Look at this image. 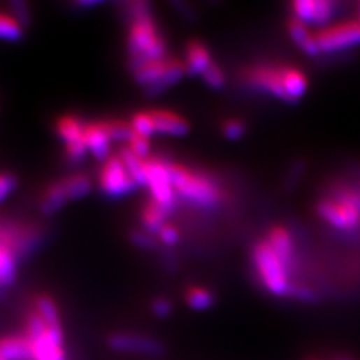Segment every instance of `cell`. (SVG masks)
Masks as SVG:
<instances>
[{
  "label": "cell",
  "mask_w": 360,
  "mask_h": 360,
  "mask_svg": "<svg viewBox=\"0 0 360 360\" xmlns=\"http://www.w3.org/2000/svg\"><path fill=\"white\" fill-rule=\"evenodd\" d=\"M127 147L136 157L142 159H147L148 154H150V148H151L150 147V139L139 136L136 134H134V136L131 138Z\"/></svg>",
  "instance_id": "32"
},
{
  "label": "cell",
  "mask_w": 360,
  "mask_h": 360,
  "mask_svg": "<svg viewBox=\"0 0 360 360\" xmlns=\"http://www.w3.org/2000/svg\"><path fill=\"white\" fill-rule=\"evenodd\" d=\"M358 20L360 22V1L359 4H358Z\"/></svg>",
  "instance_id": "38"
},
{
  "label": "cell",
  "mask_w": 360,
  "mask_h": 360,
  "mask_svg": "<svg viewBox=\"0 0 360 360\" xmlns=\"http://www.w3.org/2000/svg\"><path fill=\"white\" fill-rule=\"evenodd\" d=\"M294 17L305 26L326 27L336 13V4L330 0H296L291 4Z\"/></svg>",
  "instance_id": "11"
},
{
  "label": "cell",
  "mask_w": 360,
  "mask_h": 360,
  "mask_svg": "<svg viewBox=\"0 0 360 360\" xmlns=\"http://www.w3.org/2000/svg\"><path fill=\"white\" fill-rule=\"evenodd\" d=\"M319 216L338 230H355L360 224V208L345 194L317 204Z\"/></svg>",
  "instance_id": "7"
},
{
  "label": "cell",
  "mask_w": 360,
  "mask_h": 360,
  "mask_svg": "<svg viewBox=\"0 0 360 360\" xmlns=\"http://www.w3.org/2000/svg\"><path fill=\"white\" fill-rule=\"evenodd\" d=\"M186 303L194 311H207L214 305L215 296L207 288L191 287L186 292Z\"/></svg>",
  "instance_id": "26"
},
{
  "label": "cell",
  "mask_w": 360,
  "mask_h": 360,
  "mask_svg": "<svg viewBox=\"0 0 360 360\" xmlns=\"http://www.w3.org/2000/svg\"><path fill=\"white\" fill-rule=\"evenodd\" d=\"M3 360H34L32 346L27 336H7L0 340Z\"/></svg>",
  "instance_id": "16"
},
{
  "label": "cell",
  "mask_w": 360,
  "mask_h": 360,
  "mask_svg": "<svg viewBox=\"0 0 360 360\" xmlns=\"http://www.w3.org/2000/svg\"><path fill=\"white\" fill-rule=\"evenodd\" d=\"M99 186L106 195L113 198L127 195L138 187L119 157H113L104 161L99 175Z\"/></svg>",
  "instance_id": "9"
},
{
  "label": "cell",
  "mask_w": 360,
  "mask_h": 360,
  "mask_svg": "<svg viewBox=\"0 0 360 360\" xmlns=\"http://www.w3.org/2000/svg\"><path fill=\"white\" fill-rule=\"evenodd\" d=\"M86 124L76 116H60L57 122V132L66 147L67 158L80 160L86 155L87 145L85 142Z\"/></svg>",
  "instance_id": "10"
},
{
  "label": "cell",
  "mask_w": 360,
  "mask_h": 360,
  "mask_svg": "<svg viewBox=\"0 0 360 360\" xmlns=\"http://www.w3.org/2000/svg\"><path fill=\"white\" fill-rule=\"evenodd\" d=\"M245 78L251 86L260 88V89L271 94L273 96L288 101L285 86H283L282 66H279V67L255 66L245 71Z\"/></svg>",
  "instance_id": "12"
},
{
  "label": "cell",
  "mask_w": 360,
  "mask_h": 360,
  "mask_svg": "<svg viewBox=\"0 0 360 360\" xmlns=\"http://www.w3.org/2000/svg\"><path fill=\"white\" fill-rule=\"evenodd\" d=\"M213 58L208 48L199 42H192L187 45L186 51V71L191 75H203L213 64Z\"/></svg>",
  "instance_id": "19"
},
{
  "label": "cell",
  "mask_w": 360,
  "mask_h": 360,
  "mask_svg": "<svg viewBox=\"0 0 360 360\" xmlns=\"http://www.w3.org/2000/svg\"><path fill=\"white\" fill-rule=\"evenodd\" d=\"M204 82L213 88H222L226 83L224 72L215 63H213L202 75Z\"/></svg>",
  "instance_id": "30"
},
{
  "label": "cell",
  "mask_w": 360,
  "mask_h": 360,
  "mask_svg": "<svg viewBox=\"0 0 360 360\" xmlns=\"http://www.w3.org/2000/svg\"><path fill=\"white\" fill-rule=\"evenodd\" d=\"M186 72L185 63L176 59L148 60L134 67L135 82L145 87L150 95H158L166 88L176 85Z\"/></svg>",
  "instance_id": "4"
},
{
  "label": "cell",
  "mask_w": 360,
  "mask_h": 360,
  "mask_svg": "<svg viewBox=\"0 0 360 360\" xmlns=\"http://www.w3.org/2000/svg\"><path fill=\"white\" fill-rule=\"evenodd\" d=\"M154 117L155 130L159 134L168 136H183L188 132L187 120L179 114H175L168 110H154L151 111Z\"/></svg>",
  "instance_id": "14"
},
{
  "label": "cell",
  "mask_w": 360,
  "mask_h": 360,
  "mask_svg": "<svg viewBox=\"0 0 360 360\" xmlns=\"http://www.w3.org/2000/svg\"><path fill=\"white\" fill-rule=\"evenodd\" d=\"M70 201H79L91 192V179L85 173H75L62 180Z\"/></svg>",
  "instance_id": "25"
},
{
  "label": "cell",
  "mask_w": 360,
  "mask_h": 360,
  "mask_svg": "<svg viewBox=\"0 0 360 360\" xmlns=\"http://www.w3.org/2000/svg\"><path fill=\"white\" fill-rule=\"evenodd\" d=\"M17 186V178L13 173H0V203L4 202Z\"/></svg>",
  "instance_id": "31"
},
{
  "label": "cell",
  "mask_w": 360,
  "mask_h": 360,
  "mask_svg": "<svg viewBox=\"0 0 360 360\" xmlns=\"http://www.w3.org/2000/svg\"><path fill=\"white\" fill-rule=\"evenodd\" d=\"M134 242L136 245H142V247H152L154 245V239L150 233H143V232H138L134 235Z\"/></svg>",
  "instance_id": "36"
},
{
  "label": "cell",
  "mask_w": 360,
  "mask_h": 360,
  "mask_svg": "<svg viewBox=\"0 0 360 360\" xmlns=\"http://www.w3.org/2000/svg\"><path fill=\"white\" fill-rule=\"evenodd\" d=\"M245 132V126L240 122V120H236V119H232V120H227L223 126V134L227 139L230 141H238L240 139Z\"/></svg>",
  "instance_id": "33"
},
{
  "label": "cell",
  "mask_w": 360,
  "mask_h": 360,
  "mask_svg": "<svg viewBox=\"0 0 360 360\" xmlns=\"http://www.w3.org/2000/svg\"><path fill=\"white\" fill-rule=\"evenodd\" d=\"M130 124L134 134L147 138V139H150L157 132L151 111L150 113H138L132 117Z\"/></svg>",
  "instance_id": "29"
},
{
  "label": "cell",
  "mask_w": 360,
  "mask_h": 360,
  "mask_svg": "<svg viewBox=\"0 0 360 360\" xmlns=\"http://www.w3.org/2000/svg\"><path fill=\"white\" fill-rule=\"evenodd\" d=\"M0 360H3V359H1V358H0Z\"/></svg>",
  "instance_id": "40"
},
{
  "label": "cell",
  "mask_w": 360,
  "mask_h": 360,
  "mask_svg": "<svg viewBox=\"0 0 360 360\" xmlns=\"http://www.w3.org/2000/svg\"><path fill=\"white\" fill-rule=\"evenodd\" d=\"M24 36V26L10 13L0 11V41L16 43Z\"/></svg>",
  "instance_id": "23"
},
{
  "label": "cell",
  "mask_w": 360,
  "mask_h": 360,
  "mask_svg": "<svg viewBox=\"0 0 360 360\" xmlns=\"http://www.w3.org/2000/svg\"><path fill=\"white\" fill-rule=\"evenodd\" d=\"M173 303L167 298H157L151 304V312L158 319H166L173 314Z\"/></svg>",
  "instance_id": "34"
},
{
  "label": "cell",
  "mask_w": 360,
  "mask_h": 360,
  "mask_svg": "<svg viewBox=\"0 0 360 360\" xmlns=\"http://www.w3.org/2000/svg\"><path fill=\"white\" fill-rule=\"evenodd\" d=\"M305 360H319V359H315V358H310V359H305Z\"/></svg>",
  "instance_id": "39"
},
{
  "label": "cell",
  "mask_w": 360,
  "mask_h": 360,
  "mask_svg": "<svg viewBox=\"0 0 360 360\" xmlns=\"http://www.w3.org/2000/svg\"><path fill=\"white\" fill-rule=\"evenodd\" d=\"M168 170L175 192L187 202L203 208H213L222 201L220 188L208 176L175 163H168Z\"/></svg>",
  "instance_id": "2"
},
{
  "label": "cell",
  "mask_w": 360,
  "mask_h": 360,
  "mask_svg": "<svg viewBox=\"0 0 360 360\" xmlns=\"http://www.w3.org/2000/svg\"><path fill=\"white\" fill-rule=\"evenodd\" d=\"M70 201L67 191L64 188L63 182H55L52 185H50L47 189L44 191L42 201H41V210L44 214L51 215L58 213L59 210H62L67 202Z\"/></svg>",
  "instance_id": "21"
},
{
  "label": "cell",
  "mask_w": 360,
  "mask_h": 360,
  "mask_svg": "<svg viewBox=\"0 0 360 360\" xmlns=\"http://www.w3.org/2000/svg\"><path fill=\"white\" fill-rule=\"evenodd\" d=\"M145 186L151 192V198L159 206L171 211L175 203V189H173L168 163L158 159L145 160Z\"/></svg>",
  "instance_id": "8"
},
{
  "label": "cell",
  "mask_w": 360,
  "mask_h": 360,
  "mask_svg": "<svg viewBox=\"0 0 360 360\" xmlns=\"http://www.w3.org/2000/svg\"><path fill=\"white\" fill-rule=\"evenodd\" d=\"M101 124L111 141L129 143L131 138L134 136V131L130 123H124L120 120H104L101 122Z\"/></svg>",
  "instance_id": "28"
},
{
  "label": "cell",
  "mask_w": 360,
  "mask_h": 360,
  "mask_svg": "<svg viewBox=\"0 0 360 360\" xmlns=\"http://www.w3.org/2000/svg\"><path fill=\"white\" fill-rule=\"evenodd\" d=\"M130 7L132 20L129 31V51L134 67L148 60L166 58V44L159 35L148 4L135 1Z\"/></svg>",
  "instance_id": "1"
},
{
  "label": "cell",
  "mask_w": 360,
  "mask_h": 360,
  "mask_svg": "<svg viewBox=\"0 0 360 360\" xmlns=\"http://www.w3.org/2000/svg\"><path fill=\"white\" fill-rule=\"evenodd\" d=\"M288 34H289L291 39L296 43V45L302 50L304 54H307L310 57H315V55L320 54V48L317 45L315 34H312L308 29V26H305L298 19L292 17L289 20Z\"/></svg>",
  "instance_id": "15"
},
{
  "label": "cell",
  "mask_w": 360,
  "mask_h": 360,
  "mask_svg": "<svg viewBox=\"0 0 360 360\" xmlns=\"http://www.w3.org/2000/svg\"><path fill=\"white\" fill-rule=\"evenodd\" d=\"M320 52L348 50L360 44V22L358 19L335 23L315 32Z\"/></svg>",
  "instance_id": "6"
},
{
  "label": "cell",
  "mask_w": 360,
  "mask_h": 360,
  "mask_svg": "<svg viewBox=\"0 0 360 360\" xmlns=\"http://www.w3.org/2000/svg\"><path fill=\"white\" fill-rule=\"evenodd\" d=\"M16 276V254L13 242L0 236V287L8 286Z\"/></svg>",
  "instance_id": "17"
},
{
  "label": "cell",
  "mask_w": 360,
  "mask_h": 360,
  "mask_svg": "<svg viewBox=\"0 0 360 360\" xmlns=\"http://www.w3.org/2000/svg\"><path fill=\"white\" fill-rule=\"evenodd\" d=\"M255 271L266 291L274 296H289L294 285L289 280V268L280 259L267 240L255 245L252 252Z\"/></svg>",
  "instance_id": "3"
},
{
  "label": "cell",
  "mask_w": 360,
  "mask_h": 360,
  "mask_svg": "<svg viewBox=\"0 0 360 360\" xmlns=\"http://www.w3.org/2000/svg\"><path fill=\"white\" fill-rule=\"evenodd\" d=\"M282 75H283V86H285L288 101H298L304 96L308 88V80L302 71L294 67L282 66Z\"/></svg>",
  "instance_id": "20"
},
{
  "label": "cell",
  "mask_w": 360,
  "mask_h": 360,
  "mask_svg": "<svg viewBox=\"0 0 360 360\" xmlns=\"http://www.w3.org/2000/svg\"><path fill=\"white\" fill-rule=\"evenodd\" d=\"M168 210L159 206L158 203L151 201L144 206L142 213V220L144 227L150 233L159 232L160 229L166 224V217L168 215Z\"/></svg>",
  "instance_id": "22"
},
{
  "label": "cell",
  "mask_w": 360,
  "mask_h": 360,
  "mask_svg": "<svg viewBox=\"0 0 360 360\" xmlns=\"http://www.w3.org/2000/svg\"><path fill=\"white\" fill-rule=\"evenodd\" d=\"M85 142L87 150L99 160H107L111 152V139L104 130L101 122L89 123L85 127Z\"/></svg>",
  "instance_id": "13"
},
{
  "label": "cell",
  "mask_w": 360,
  "mask_h": 360,
  "mask_svg": "<svg viewBox=\"0 0 360 360\" xmlns=\"http://www.w3.org/2000/svg\"><path fill=\"white\" fill-rule=\"evenodd\" d=\"M268 245L274 250L275 254L285 261L291 271L294 259V242L291 233L283 227H274L268 233Z\"/></svg>",
  "instance_id": "18"
},
{
  "label": "cell",
  "mask_w": 360,
  "mask_h": 360,
  "mask_svg": "<svg viewBox=\"0 0 360 360\" xmlns=\"http://www.w3.org/2000/svg\"><path fill=\"white\" fill-rule=\"evenodd\" d=\"M107 346L120 354H132L150 358L163 357L167 351L166 345L158 338L138 332H113L107 338Z\"/></svg>",
  "instance_id": "5"
},
{
  "label": "cell",
  "mask_w": 360,
  "mask_h": 360,
  "mask_svg": "<svg viewBox=\"0 0 360 360\" xmlns=\"http://www.w3.org/2000/svg\"><path fill=\"white\" fill-rule=\"evenodd\" d=\"M160 240L166 245H176L179 242V231L176 230L171 224H164L158 232Z\"/></svg>",
  "instance_id": "35"
},
{
  "label": "cell",
  "mask_w": 360,
  "mask_h": 360,
  "mask_svg": "<svg viewBox=\"0 0 360 360\" xmlns=\"http://www.w3.org/2000/svg\"><path fill=\"white\" fill-rule=\"evenodd\" d=\"M119 158L123 160L127 171L131 175V178L134 179V182L136 183V186H145V160L147 159L139 158L136 157L129 147L123 148L120 151Z\"/></svg>",
  "instance_id": "24"
},
{
  "label": "cell",
  "mask_w": 360,
  "mask_h": 360,
  "mask_svg": "<svg viewBox=\"0 0 360 360\" xmlns=\"http://www.w3.org/2000/svg\"><path fill=\"white\" fill-rule=\"evenodd\" d=\"M35 311L43 317L47 327H62L60 315H59L58 305L54 299L48 295H41L36 299Z\"/></svg>",
  "instance_id": "27"
},
{
  "label": "cell",
  "mask_w": 360,
  "mask_h": 360,
  "mask_svg": "<svg viewBox=\"0 0 360 360\" xmlns=\"http://www.w3.org/2000/svg\"><path fill=\"white\" fill-rule=\"evenodd\" d=\"M329 360H357L354 357H351V355H335V357H332Z\"/></svg>",
  "instance_id": "37"
}]
</instances>
